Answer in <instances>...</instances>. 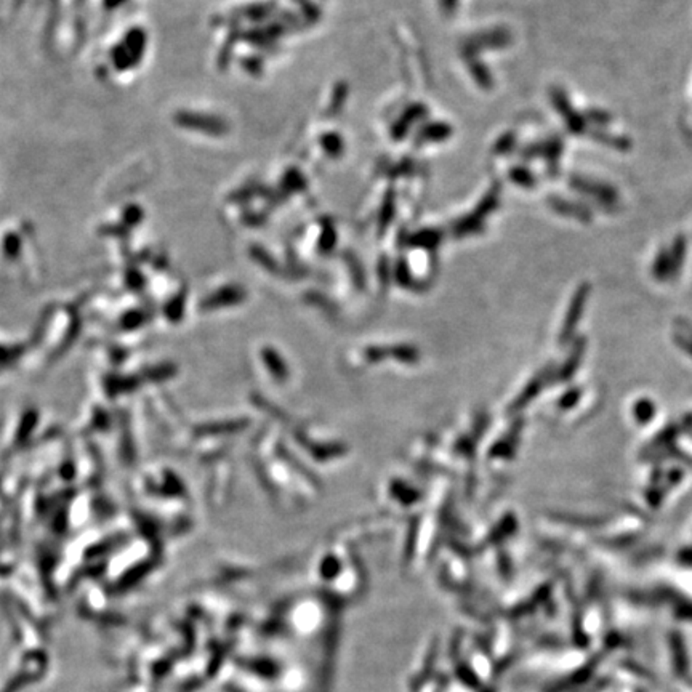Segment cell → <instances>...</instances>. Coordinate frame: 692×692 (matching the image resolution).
I'll use <instances>...</instances> for the list:
<instances>
[{
    "mask_svg": "<svg viewBox=\"0 0 692 692\" xmlns=\"http://www.w3.org/2000/svg\"><path fill=\"white\" fill-rule=\"evenodd\" d=\"M670 648L673 652V665L677 674H686L688 672V655H686V648L683 638L678 633H673L670 636Z\"/></svg>",
    "mask_w": 692,
    "mask_h": 692,
    "instance_id": "6da1fadb",
    "label": "cell"
},
{
    "mask_svg": "<svg viewBox=\"0 0 692 692\" xmlns=\"http://www.w3.org/2000/svg\"><path fill=\"white\" fill-rule=\"evenodd\" d=\"M634 415H636V419L639 422L646 423L652 415H654V405H652L649 401L638 403L636 407H634Z\"/></svg>",
    "mask_w": 692,
    "mask_h": 692,
    "instance_id": "7a4b0ae2",
    "label": "cell"
}]
</instances>
